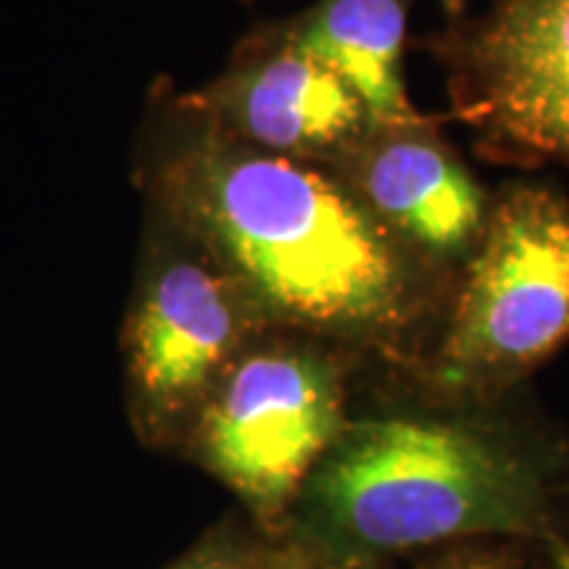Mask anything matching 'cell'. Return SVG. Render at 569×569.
Returning a JSON list of instances; mask_svg holds the SVG:
<instances>
[{"mask_svg":"<svg viewBox=\"0 0 569 569\" xmlns=\"http://www.w3.org/2000/svg\"><path fill=\"white\" fill-rule=\"evenodd\" d=\"M167 569H317L288 532L256 525L243 511L227 515Z\"/></svg>","mask_w":569,"mask_h":569,"instance_id":"cell-10","label":"cell"},{"mask_svg":"<svg viewBox=\"0 0 569 569\" xmlns=\"http://www.w3.org/2000/svg\"><path fill=\"white\" fill-rule=\"evenodd\" d=\"M448 63L467 122L569 163V0H498L459 27Z\"/></svg>","mask_w":569,"mask_h":569,"instance_id":"cell-6","label":"cell"},{"mask_svg":"<svg viewBox=\"0 0 569 569\" xmlns=\"http://www.w3.org/2000/svg\"><path fill=\"white\" fill-rule=\"evenodd\" d=\"M569 438L525 388L457 396L369 365L284 532L317 569L398 565L475 538L567 546Z\"/></svg>","mask_w":569,"mask_h":569,"instance_id":"cell-1","label":"cell"},{"mask_svg":"<svg viewBox=\"0 0 569 569\" xmlns=\"http://www.w3.org/2000/svg\"><path fill=\"white\" fill-rule=\"evenodd\" d=\"M567 340L569 203L546 184H509L411 375L446 393L509 396Z\"/></svg>","mask_w":569,"mask_h":569,"instance_id":"cell-4","label":"cell"},{"mask_svg":"<svg viewBox=\"0 0 569 569\" xmlns=\"http://www.w3.org/2000/svg\"><path fill=\"white\" fill-rule=\"evenodd\" d=\"M567 546H569V528H567Z\"/></svg>","mask_w":569,"mask_h":569,"instance_id":"cell-15","label":"cell"},{"mask_svg":"<svg viewBox=\"0 0 569 569\" xmlns=\"http://www.w3.org/2000/svg\"><path fill=\"white\" fill-rule=\"evenodd\" d=\"M327 169L403 246L459 280L493 198L427 119L369 124Z\"/></svg>","mask_w":569,"mask_h":569,"instance_id":"cell-7","label":"cell"},{"mask_svg":"<svg viewBox=\"0 0 569 569\" xmlns=\"http://www.w3.org/2000/svg\"><path fill=\"white\" fill-rule=\"evenodd\" d=\"M411 0H317L280 34L340 77L372 124L425 122L403 77Z\"/></svg>","mask_w":569,"mask_h":569,"instance_id":"cell-9","label":"cell"},{"mask_svg":"<svg viewBox=\"0 0 569 569\" xmlns=\"http://www.w3.org/2000/svg\"><path fill=\"white\" fill-rule=\"evenodd\" d=\"M440 9H443L451 19H459L467 9V0H438Z\"/></svg>","mask_w":569,"mask_h":569,"instance_id":"cell-13","label":"cell"},{"mask_svg":"<svg viewBox=\"0 0 569 569\" xmlns=\"http://www.w3.org/2000/svg\"><path fill=\"white\" fill-rule=\"evenodd\" d=\"M213 101L234 138L311 163H330L372 124L340 77L282 40L234 69Z\"/></svg>","mask_w":569,"mask_h":569,"instance_id":"cell-8","label":"cell"},{"mask_svg":"<svg viewBox=\"0 0 569 569\" xmlns=\"http://www.w3.org/2000/svg\"><path fill=\"white\" fill-rule=\"evenodd\" d=\"M172 188L209 259L267 327L375 365H422L459 280L388 232L330 169L217 127L177 161Z\"/></svg>","mask_w":569,"mask_h":569,"instance_id":"cell-2","label":"cell"},{"mask_svg":"<svg viewBox=\"0 0 569 569\" xmlns=\"http://www.w3.org/2000/svg\"><path fill=\"white\" fill-rule=\"evenodd\" d=\"M369 365L330 340L267 327L213 388L184 453L246 517L284 532L303 486L343 432Z\"/></svg>","mask_w":569,"mask_h":569,"instance_id":"cell-3","label":"cell"},{"mask_svg":"<svg viewBox=\"0 0 569 569\" xmlns=\"http://www.w3.org/2000/svg\"><path fill=\"white\" fill-rule=\"evenodd\" d=\"M264 330L213 259L161 269L127 330V393L140 438L182 448L213 388Z\"/></svg>","mask_w":569,"mask_h":569,"instance_id":"cell-5","label":"cell"},{"mask_svg":"<svg viewBox=\"0 0 569 569\" xmlns=\"http://www.w3.org/2000/svg\"><path fill=\"white\" fill-rule=\"evenodd\" d=\"M546 559H549V569H569V546L546 549Z\"/></svg>","mask_w":569,"mask_h":569,"instance_id":"cell-12","label":"cell"},{"mask_svg":"<svg viewBox=\"0 0 569 569\" xmlns=\"http://www.w3.org/2000/svg\"><path fill=\"white\" fill-rule=\"evenodd\" d=\"M361 569H396V565H382V567H361Z\"/></svg>","mask_w":569,"mask_h":569,"instance_id":"cell-14","label":"cell"},{"mask_svg":"<svg viewBox=\"0 0 569 569\" xmlns=\"http://www.w3.org/2000/svg\"><path fill=\"white\" fill-rule=\"evenodd\" d=\"M396 569H549V559L530 540L475 538L398 561Z\"/></svg>","mask_w":569,"mask_h":569,"instance_id":"cell-11","label":"cell"}]
</instances>
